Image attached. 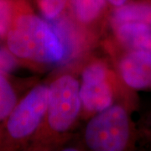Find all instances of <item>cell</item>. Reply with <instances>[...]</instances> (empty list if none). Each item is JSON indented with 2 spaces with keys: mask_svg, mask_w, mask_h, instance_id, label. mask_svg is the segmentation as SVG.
I'll list each match as a JSON object with an SVG mask.
<instances>
[{
  "mask_svg": "<svg viewBox=\"0 0 151 151\" xmlns=\"http://www.w3.org/2000/svg\"><path fill=\"white\" fill-rule=\"evenodd\" d=\"M11 17L6 33L7 46L19 59L50 63L63 58L65 50L59 38L40 18L19 9L15 0H9Z\"/></svg>",
  "mask_w": 151,
  "mask_h": 151,
  "instance_id": "1",
  "label": "cell"
},
{
  "mask_svg": "<svg viewBox=\"0 0 151 151\" xmlns=\"http://www.w3.org/2000/svg\"><path fill=\"white\" fill-rule=\"evenodd\" d=\"M49 97L50 88L40 85L17 103L4 122L8 142H21L35 132L48 111Z\"/></svg>",
  "mask_w": 151,
  "mask_h": 151,
  "instance_id": "2",
  "label": "cell"
},
{
  "mask_svg": "<svg viewBox=\"0 0 151 151\" xmlns=\"http://www.w3.org/2000/svg\"><path fill=\"white\" fill-rule=\"evenodd\" d=\"M129 134L127 113L119 106L108 108L89 122L85 133L87 145L97 151L124 150Z\"/></svg>",
  "mask_w": 151,
  "mask_h": 151,
  "instance_id": "3",
  "label": "cell"
},
{
  "mask_svg": "<svg viewBox=\"0 0 151 151\" xmlns=\"http://www.w3.org/2000/svg\"><path fill=\"white\" fill-rule=\"evenodd\" d=\"M49 88V124L55 131H65L75 121L81 108L79 84L66 75L55 80Z\"/></svg>",
  "mask_w": 151,
  "mask_h": 151,
  "instance_id": "4",
  "label": "cell"
},
{
  "mask_svg": "<svg viewBox=\"0 0 151 151\" xmlns=\"http://www.w3.org/2000/svg\"><path fill=\"white\" fill-rule=\"evenodd\" d=\"M80 95L84 107L89 111L102 112L110 107L113 95L102 64L89 65L83 71Z\"/></svg>",
  "mask_w": 151,
  "mask_h": 151,
  "instance_id": "5",
  "label": "cell"
},
{
  "mask_svg": "<svg viewBox=\"0 0 151 151\" xmlns=\"http://www.w3.org/2000/svg\"><path fill=\"white\" fill-rule=\"evenodd\" d=\"M121 73L125 82L133 88L151 86V52L136 50L121 62Z\"/></svg>",
  "mask_w": 151,
  "mask_h": 151,
  "instance_id": "6",
  "label": "cell"
},
{
  "mask_svg": "<svg viewBox=\"0 0 151 151\" xmlns=\"http://www.w3.org/2000/svg\"><path fill=\"white\" fill-rule=\"evenodd\" d=\"M116 28L119 40L125 45L151 52V27L139 23H126Z\"/></svg>",
  "mask_w": 151,
  "mask_h": 151,
  "instance_id": "7",
  "label": "cell"
},
{
  "mask_svg": "<svg viewBox=\"0 0 151 151\" xmlns=\"http://www.w3.org/2000/svg\"><path fill=\"white\" fill-rule=\"evenodd\" d=\"M113 21L115 27L126 23H139L151 27V6L143 4L121 5L114 12Z\"/></svg>",
  "mask_w": 151,
  "mask_h": 151,
  "instance_id": "8",
  "label": "cell"
},
{
  "mask_svg": "<svg viewBox=\"0 0 151 151\" xmlns=\"http://www.w3.org/2000/svg\"><path fill=\"white\" fill-rule=\"evenodd\" d=\"M5 74L0 72V124L5 122L18 103L14 86Z\"/></svg>",
  "mask_w": 151,
  "mask_h": 151,
  "instance_id": "9",
  "label": "cell"
},
{
  "mask_svg": "<svg viewBox=\"0 0 151 151\" xmlns=\"http://www.w3.org/2000/svg\"><path fill=\"white\" fill-rule=\"evenodd\" d=\"M105 0H72L76 17L82 22L93 20L103 9Z\"/></svg>",
  "mask_w": 151,
  "mask_h": 151,
  "instance_id": "10",
  "label": "cell"
},
{
  "mask_svg": "<svg viewBox=\"0 0 151 151\" xmlns=\"http://www.w3.org/2000/svg\"><path fill=\"white\" fill-rule=\"evenodd\" d=\"M44 15L48 19L57 16L65 7L66 0H37Z\"/></svg>",
  "mask_w": 151,
  "mask_h": 151,
  "instance_id": "11",
  "label": "cell"
},
{
  "mask_svg": "<svg viewBox=\"0 0 151 151\" xmlns=\"http://www.w3.org/2000/svg\"><path fill=\"white\" fill-rule=\"evenodd\" d=\"M11 7L9 0H0V37L5 35L9 25Z\"/></svg>",
  "mask_w": 151,
  "mask_h": 151,
  "instance_id": "12",
  "label": "cell"
},
{
  "mask_svg": "<svg viewBox=\"0 0 151 151\" xmlns=\"http://www.w3.org/2000/svg\"><path fill=\"white\" fill-rule=\"evenodd\" d=\"M15 66V60L14 55L10 52L0 50V72L8 73Z\"/></svg>",
  "mask_w": 151,
  "mask_h": 151,
  "instance_id": "13",
  "label": "cell"
},
{
  "mask_svg": "<svg viewBox=\"0 0 151 151\" xmlns=\"http://www.w3.org/2000/svg\"><path fill=\"white\" fill-rule=\"evenodd\" d=\"M112 4L116 6H121L124 4L127 0H108Z\"/></svg>",
  "mask_w": 151,
  "mask_h": 151,
  "instance_id": "14",
  "label": "cell"
}]
</instances>
